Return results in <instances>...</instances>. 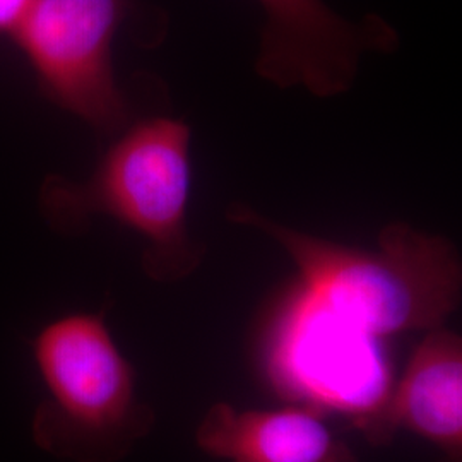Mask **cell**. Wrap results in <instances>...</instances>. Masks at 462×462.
Wrapping results in <instances>:
<instances>
[{"mask_svg": "<svg viewBox=\"0 0 462 462\" xmlns=\"http://www.w3.org/2000/svg\"><path fill=\"white\" fill-rule=\"evenodd\" d=\"M226 217L280 244L317 300L383 341L440 328L459 307L461 257L440 235L393 223L380 231L377 250H366L288 228L242 202Z\"/></svg>", "mask_w": 462, "mask_h": 462, "instance_id": "1", "label": "cell"}, {"mask_svg": "<svg viewBox=\"0 0 462 462\" xmlns=\"http://www.w3.org/2000/svg\"><path fill=\"white\" fill-rule=\"evenodd\" d=\"M190 127L152 116L124 129L84 182L51 175L40 192L50 226L81 233L95 216H110L146 240L143 269L158 282H177L198 269L206 248L187 228L192 187Z\"/></svg>", "mask_w": 462, "mask_h": 462, "instance_id": "2", "label": "cell"}, {"mask_svg": "<svg viewBox=\"0 0 462 462\" xmlns=\"http://www.w3.org/2000/svg\"><path fill=\"white\" fill-rule=\"evenodd\" d=\"M32 355L47 393L32 421L43 452L64 461L118 462L154 427L103 310L50 320L32 339Z\"/></svg>", "mask_w": 462, "mask_h": 462, "instance_id": "3", "label": "cell"}, {"mask_svg": "<svg viewBox=\"0 0 462 462\" xmlns=\"http://www.w3.org/2000/svg\"><path fill=\"white\" fill-rule=\"evenodd\" d=\"M259 343L265 377L281 396L346 414L353 427L393 391L385 341L334 314L298 280L269 307Z\"/></svg>", "mask_w": 462, "mask_h": 462, "instance_id": "4", "label": "cell"}, {"mask_svg": "<svg viewBox=\"0 0 462 462\" xmlns=\"http://www.w3.org/2000/svg\"><path fill=\"white\" fill-rule=\"evenodd\" d=\"M129 11L131 0H34L13 34L42 93L105 135L129 120L114 70V38Z\"/></svg>", "mask_w": 462, "mask_h": 462, "instance_id": "5", "label": "cell"}, {"mask_svg": "<svg viewBox=\"0 0 462 462\" xmlns=\"http://www.w3.org/2000/svg\"><path fill=\"white\" fill-rule=\"evenodd\" d=\"M264 28L257 74L281 89L303 88L317 98L351 89L365 53H387L399 45L397 32L379 16L353 21L324 0H257Z\"/></svg>", "mask_w": 462, "mask_h": 462, "instance_id": "6", "label": "cell"}, {"mask_svg": "<svg viewBox=\"0 0 462 462\" xmlns=\"http://www.w3.org/2000/svg\"><path fill=\"white\" fill-rule=\"evenodd\" d=\"M355 429L372 446L410 430L442 454L440 462H462L461 336L444 326L429 330L383 404Z\"/></svg>", "mask_w": 462, "mask_h": 462, "instance_id": "7", "label": "cell"}, {"mask_svg": "<svg viewBox=\"0 0 462 462\" xmlns=\"http://www.w3.org/2000/svg\"><path fill=\"white\" fill-rule=\"evenodd\" d=\"M196 444L228 462H358L328 413L310 404L238 411L217 402L196 430Z\"/></svg>", "mask_w": 462, "mask_h": 462, "instance_id": "8", "label": "cell"}, {"mask_svg": "<svg viewBox=\"0 0 462 462\" xmlns=\"http://www.w3.org/2000/svg\"><path fill=\"white\" fill-rule=\"evenodd\" d=\"M34 0H0V34L16 33Z\"/></svg>", "mask_w": 462, "mask_h": 462, "instance_id": "9", "label": "cell"}]
</instances>
